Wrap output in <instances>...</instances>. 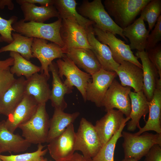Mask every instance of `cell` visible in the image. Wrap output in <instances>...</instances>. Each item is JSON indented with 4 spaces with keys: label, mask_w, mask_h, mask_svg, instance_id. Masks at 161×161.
Listing matches in <instances>:
<instances>
[{
    "label": "cell",
    "mask_w": 161,
    "mask_h": 161,
    "mask_svg": "<svg viewBox=\"0 0 161 161\" xmlns=\"http://www.w3.org/2000/svg\"><path fill=\"white\" fill-rule=\"evenodd\" d=\"M77 10L83 17L93 22V25L115 35L117 34L126 42L128 40L123 35V29L117 25L105 9L101 0H94L89 1L83 0Z\"/></svg>",
    "instance_id": "6da1fadb"
},
{
    "label": "cell",
    "mask_w": 161,
    "mask_h": 161,
    "mask_svg": "<svg viewBox=\"0 0 161 161\" xmlns=\"http://www.w3.org/2000/svg\"><path fill=\"white\" fill-rule=\"evenodd\" d=\"M62 19L58 18L49 23L25 22L23 19L12 25L15 32L28 37L48 40L63 48L64 44L60 34Z\"/></svg>",
    "instance_id": "7a4b0ae2"
},
{
    "label": "cell",
    "mask_w": 161,
    "mask_h": 161,
    "mask_svg": "<svg viewBox=\"0 0 161 161\" xmlns=\"http://www.w3.org/2000/svg\"><path fill=\"white\" fill-rule=\"evenodd\" d=\"M151 0H105V7L115 23L123 29L133 23Z\"/></svg>",
    "instance_id": "3957f363"
},
{
    "label": "cell",
    "mask_w": 161,
    "mask_h": 161,
    "mask_svg": "<svg viewBox=\"0 0 161 161\" xmlns=\"http://www.w3.org/2000/svg\"><path fill=\"white\" fill-rule=\"evenodd\" d=\"M46 103L38 104L32 117L18 128L21 130L23 137L31 144H42L46 142L49 119L46 110Z\"/></svg>",
    "instance_id": "277c9868"
},
{
    "label": "cell",
    "mask_w": 161,
    "mask_h": 161,
    "mask_svg": "<svg viewBox=\"0 0 161 161\" xmlns=\"http://www.w3.org/2000/svg\"><path fill=\"white\" fill-rule=\"evenodd\" d=\"M122 135L124 139L122 146L124 158H131L138 161L145 156L153 145L161 146V134L145 132L137 135L122 131Z\"/></svg>",
    "instance_id": "5b68a950"
},
{
    "label": "cell",
    "mask_w": 161,
    "mask_h": 161,
    "mask_svg": "<svg viewBox=\"0 0 161 161\" xmlns=\"http://www.w3.org/2000/svg\"><path fill=\"white\" fill-rule=\"evenodd\" d=\"M75 151L87 158H92L102 147L94 126L86 118H81L75 132Z\"/></svg>",
    "instance_id": "8992f818"
},
{
    "label": "cell",
    "mask_w": 161,
    "mask_h": 161,
    "mask_svg": "<svg viewBox=\"0 0 161 161\" xmlns=\"http://www.w3.org/2000/svg\"><path fill=\"white\" fill-rule=\"evenodd\" d=\"M95 35L101 43L109 47L114 61L120 64L124 61L130 62L142 69V65L134 55L129 45L117 38L115 35L103 31L93 25Z\"/></svg>",
    "instance_id": "52a82bcc"
},
{
    "label": "cell",
    "mask_w": 161,
    "mask_h": 161,
    "mask_svg": "<svg viewBox=\"0 0 161 161\" xmlns=\"http://www.w3.org/2000/svg\"><path fill=\"white\" fill-rule=\"evenodd\" d=\"M58 74L62 79L63 76L72 86L79 91L84 101H86V88L88 83L91 81V75L81 70L66 55L56 61Z\"/></svg>",
    "instance_id": "ba28073f"
},
{
    "label": "cell",
    "mask_w": 161,
    "mask_h": 161,
    "mask_svg": "<svg viewBox=\"0 0 161 161\" xmlns=\"http://www.w3.org/2000/svg\"><path fill=\"white\" fill-rule=\"evenodd\" d=\"M131 88L123 86L114 78L108 89L102 103L105 111L116 108L125 115L129 116L131 103L129 94Z\"/></svg>",
    "instance_id": "9c48e42d"
},
{
    "label": "cell",
    "mask_w": 161,
    "mask_h": 161,
    "mask_svg": "<svg viewBox=\"0 0 161 161\" xmlns=\"http://www.w3.org/2000/svg\"><path fill=\"white\" fill-rule=\"evenodd\" d=\"M60 34L65 50L73 48L91 49L86 30L74 18L62 19Z\"/></svg>",
    "instance_id": "30bf717a"
},
{
    "label": "cell",
    "mask_w": 161,
    "mask_h": 161,
    "mask_svg": "<svg viewBox=\"0 0 161 161\" xmlns=\"http://www.w3.org/2000/svg\"><path fill=\"white\" fill-rule=\"evenodd\" d=\"M75 132L73 124L68 126L60 135L48 143L47 148L55 161H65L75 151Z\"/></svg>",
    "instance_id": "8fae6325"
},
{
    "label": "cell",
    "mask_w": 161,
    "mask_h": 161,
    "mask_svg": "<svg viewBox=\"0 0 161 161\" xmlns=\"http://www.w3.org/2000/svg\"><path fill=\"white\" fill-rule=\"evenodd\" d=\"M31 51L34 58H37L41 64V72L50 78L49 66L53 61L61 58L66 54L62 47L54 43H48L47 40L34 38Z\"/></svg>",
    "instance_id": "7c38bea8"
},
{
    "label": "cell",
    "mask_w": 161,
    "mask_h": 161,
    "mask_svg": "<svg viewBox=\"0 0 161 161\" xmlns=\"http://www.w3.org/2000/svg\"><path fill=\"white\" fill-rule=\"evenodd\" d=\"M117 75L115 72L102 68L92 75L91 81L87 83L86 88V100L94 103L97 107L102 106L105 94Z\"/></svg>",
    "instance_id": "4fadbf2b"
},
{
    "label": "cell",
    "mask_w": 161,
    "mask_h": 161,
    "mask_svg": "<svg viewBox=\"0 0 161 161\" xmlns=\"http://www.w3.org/2000/svg\"><path fill=\"white\" fill-rule=\"evenodd\" d=\"M125 117L124 114L118 110L112 109L97 120L94 126L102 146L109 141L119 129L122 124L130 120Z\"/></svg>",
    "instance_id": "5bb4252c"
},
{
    "label": "cell",
    "mask_w": 161,
    "mask_h": 161,
    "mask_svg": "<svg viewBox=\"0 0 161 161\" xmlns=\"http://www.w3.org/2000/svg\"><path fill=\"white\" fill-rule=\"evenodd\" d=\"M38 105L32 96L25 94L22 101L5 121L7 129L14 133L20 125L30 119L35 113Z\"/></svg>",
    "instance_id": "9a60e30c"
},
{
    "label": "cell",
    "mask_w": 161,
    "mask_h": 161,
    "mask_svg": "<svg viewBox=\"0 0 161 161\" xmlns=\"http://www.w3.org/2000/svg\"><path fill=\"white\" fill-rule=\"evenodd\" d=\"M49 70L51 72L52 77V88L49 99L52 105L54 108L64 111L67 106L64 96L72 92L73 87L66 80L62 82L58 74L56 63L53 61L49 66Z\"/></svg>",
    "instance_id": "2e32d148"
},
{
    "label": "cell",
    "mask_w": 161,
    "mask_h": 161,
    "mask_svg": "<svg viewBox=\"0 0 161 161\" xmlns=\"http://www.w3.org/2000/svg\"><path fill=\"white\" fill-rule=\"evenodd\" d=\"M149 116L145 124L140 127L139 131L134 133L140 135L149 131H154L161 134V78H159L156 84L155 89L151 100L148 101Z\"/></svg>",
    "instance_id": "e0dca14e"
},
{
    "label": "cell",
    "mask_w": 161,
    "mask_h": 161,
    "mask_svg": "<svg viewBox=\"0 0 161 161\" xmlns=\"http://www.w3.org/2000/svg\"><path fill=\"white\" fill-rule=\"evenodd\" d=\"M64 53L78 67L91 75L101 66L92 50L89 49L73 48L64 50Z\"/></svg>",
    "instance_id": "ac0fdd59"
},
{
    "label": "cell",
    "mask_w": 161,
    "mask_h": 161,
    "mask_svg": "<svg viewBox=\"0 0 161 161\" xmlns=\"http://www.w3.org/2000/svg\"><path fill=\"white\" fill-rule=\"evenodd\" d=\"M88 41L102 68L107 71L115 72L120 64L114 60L111 51L107 45L99 41L95 37L93 25L86 30Z\"/></svg>",
    "instance_id": "d6986e66"
},
{
    "label": "cell",
    "mask_w": 161,
    "mask_h": 161,
    "mask_svg": "<svg viewBox=\"0 0 161 161\" xmlns=\"http://www.w3.org/2000/svg\"><path fill=\"white\" fill-rule=\"evenodd\" d=\"M44 73H36L26 79L24 94L32 96L38 104L46 103L49 100L51 89L49 79Z\"/></svg>",
    "instance_id": "ffe728a7"
},
{
    "label": "cell",
    "mask_w": 161,
    "mask_h": 161,
    "mask_svg": "<svg viewBox=\"0 0 161 161\" xmlns=\"http://www.w3.org/2000/svg\"><path fill=\"white\" fill-rule=\"evenodd\" d=\"M115 72L122 86L132 88L135 92L142 90L143 76L141 68L130 62L124 61L120 64Z\"/></svg>",
    "instance_id": "44dd1931"
},
{
    "label": "cell",
    "mask_w": 161,
    "mask_h": 161,
    "mask_svg": "<svg viewBox=\"0 0 161 161\" xmlns=\"http://www.w3.org/2000/svg\"><path fill=\"white\" fill-rule=\"evenodd\" d=\"M26 79L23 76L17 79L0 97V114L7 117L23 99Z\"/></svg>",
    "instance_id": "7402d4cb"
},
{
    "label": "cell",
    "mask_w": 161,
    "mask_h": 161,
    "mask_svg": "<svg viewBox=\"0 0 161 161\" xmlns=\"http://www.w3.org/2000/svg\"><path fill=\"white\" fill-rule=\"evenodd\" d=\"M135 56L140 60L143 72L142 91L148 102L152 99L159 75L157 70L149 60L146 51H137Z\"/></svg>",
    "instance_id": "603a6c76"
},
{
    "label": "cell",
    "mask_w": 161,
    "mask_h": 161,
    "mask_svg": "<svg viewBox=\"0 0 161 161\" xmlns=\"http://www.w3.org/2000/svg\"><path fill=\"white\" fill-rule=\"evenodd\" d=\"M129 96L131 103V111L129 115L131 120L127 123V129L134 131L139 129L140 121L142 116L145 117L149 112L148 101L143 91L137 92L131 91Z\"/></svg>",
    "instance_id": "cb8c5ba5"
},
{
    "label": "cell",
    "mask_w": 161,
    "mask_h": 161,
    "mask_svg": "<svg viewBox=\"0 0 161 161\" xmlns=\"http://www.w3.org/2000/svg\"><path fill=\"white\" fill-rule=\"evenodd\" d=\"M149 33L141 16L123 29V35L130 41L129 45L131 49H136L138 51L145 49Z\"/></svg>",
    "instance_id": "d4e9b609"
},
{
    "label": "cell",
    "mask_w": 161,
    "mask_h": 161,
    "mask_svg": "<svg viewBox=\"0 0 161 161\" xmlns=\"http://www.w3.org/2000/svg\"><path fill=\"white\" fill-rule=\"evenodd\" d=\"M4 120L0 122V148L2 152L19 153L24 152L31 144L20 135L9 130Z\"/></svg>",
    "instance_id": "484cf974"
},
{
    "label": "cell",
    "mask_w": 161,
    "mask_h": 161,
    "mask_svg": "<svg viewBox=\"0 0 161 161\" xmlns=\"http://www.w3.org/2000/svg\"><path fill=\"white\" fill-rule=\"evenodd\" d=\"M19 5L24 14L23 19L25 22L44 23L51 18H59L58 13L54 5L38 6L27 2H23Z\"/></svg>",
    "instance_id": "4316f807"
},
{
    "label": "cell",
    "mask_w": 161,
    "mask_h": 161,
    "mask_svg": "<svg viewBox=\"0 0 161 161\" xmlns=\"http://www.w3.org/2000/svg\"><path fill=\"white\" fill-rule=\"evenodd\" d=\"M80 113H68L61 109L54 108L52 117L49 120V129L46 142L61 134L70 125L73 124L79 116Z\"/></svg>",
    "instance_id": "83f0119b"
},
{
    "label": "cell",
    "mask_w": 161,
    "mask_h": 161,
    "mask_svg": "<svg viewBox=\"0 0 161 161\" xmlns=\"http://www.w3.org/2000/svg\"><path fill=\"white\" fill-rule=\"evenodd\" d=\"M77 4L75 0H55L54 5L58 13V18H73L86 30L94 23L78 13L76 8Z\"/></svg>",
    "instance_id": "f1b7e54d"
},
{
    "label": "cell",
    "mask_w": 161,
    "mask_h": 161,
    "mask_svg": "<svg viewBox=\"0 0 161 161\" xmlns=\"http://www.w3.org/2000/svg\"><path fill=\"white\" fill-rule=\"evenodd\" d=\"M12 36L13 41L1 47L0 49V53L9 51L16 52L29 61L34 58L31 51L33 38L28 37L17 32L12 33Z\"/></svg>",
    "instance_id": "f546056e"
},
{
    "label": "cell",
    "mask_w": 161,
    "mask_h": 161,
    "mask_svg": "<svg viewBox=\"0 0 161 161\" xmlns=\"http://www.w3.org/2000/svg\"><path fill=\"white\" fill-rule=\"evenodd\" d=\"M10 55L14 59L13 64L10 68V72L13 75L19 77H24L27 79L40 72V67L34 64L18 53L10 52Z\"/></svg>",
    "instance_id": "4dcf8cb0"
},
{
    "label": "cell",
    "mask_w": 161,
    "mask_h": 161,
    "mask_svg": "<svg viewBox=\"0 0 161 161\" xmlns=\"http://www.w3.org/2000/svg\"><path fill=\"white\" fill-rule=\"evenodd\" d=\"M127 122H124L118 131L102 147L96 155L92 158V161H114L116 145L119 139L122 137V133Z\"/></svg>",
    "instance_id": "1f68e13d"
},
{
    "label": "cell",
    "mask_w": 161,
    "mask_h": 161,
    "mask_svg": "<svg viewBox=\"0 0 161 161\" xmlns=\"http://www.w3.org/2000/svg\"><path fill=\"white\" fill-rule=\"evenodd\" d=\"M161 13V0H151L141 10L140 16L147 22L149 32L153 28Z\"/></svg>",
    "instance_id": "d6a6232c"
},
{
    "label": "cell",
    "mask_w": 161,
    "mask_h": 161,
    "mask_svg": "<svg viewBox=\"0 0 161 161\" xmlns=\"http://www.w3.org/2000/svg\"><path fill=\"white\" fill-rule=\"evenodd\" d=\"M44 147L40 144L35 151L8 156L0 154V158L2 161H44L47 159L44 156L48 151L47 148L43 150Z\"/></svg>",
    "instance_id": "836d02e7"
},
{
    "label": "cell",
    "mask_w": 161,
    "mask_h": 161,
    "mask_svg": "<svg viewBox=\"0 0 161 161\" xmlns=\"http://www.w3.org/2000/svg\"><path fill=\"white\" fill-rule=\"evenodd\" d=\"M17 17L15 16H12L8 20L0 16V35L3 41L9 44L13 41L12 32L15 31L12 25L17 21Z\"/></svg>",
    "instance_id": "e575fe53"
},
{
    "label": "cell",
    "mask_w": 161,
    "mask_h": 161,
    "mask_svg": "<svg viewBox=\"0 0 161 161\" xmlns=\"http://www.w3.org/2000/svg\"><path fill=\"white\" fill-rule=\"evenodd\" d=\"M151 31L147 39L146 50L155 47L161 41V15L159 17L153 29Z\"/></svg>",
    "instance_id": "d590c367"
},
{
    "label": "cell",
    "mask_w": 161,
    "mask_h": 161,
    "mask_svg": "<svg viewBox=\"0 0 161 161\" xmlns=\"http://www.w3.org/2000/svg\"><path fill=\"white\" fill-rule=\"evenodd\" d=\"M9 67L0 70V97L13 85L16 79L10 72Z\"/></svg>",
    "instance_id": "8d00e7d4"
},
{
    "label": "cell",
    "mask_w": 161,
    "mask_h": 161,
    "mask_svg": "<svg viewBox=\"0 0 161 161\" xmlns=\"http://www.w3.org/2000/svg\"><path fill=\"white\" fill-rule=\"evenodd\" d=\"M148 57L156 69L160 78H161V44H158L155 47L146 50Z\"/></svg>",
    "instance_id": "74e56055"
},
{
    "label": "cell",
    "mask_w": 161,
    "mask_h": 161,
    "mask_svg": "<svg viewBox=\"0 0 161 161\" xmlns=\"http://www.w3.org/2000/svg\"><path fill=\"white\" fill-rule=\"evenodd\" d=\"M145 156L144 161H161V146L154 145Z\"/></svg>",
    "instance_id": "f35d334b"
},
{
    "label": "cell",
    "mask_w": 161,
    "mask_h": 161,
    "mask_svg": "<svg viewBox=\"0 0 161 161\" xmlns=\"http://www.w3.org/2000/svg\"><path fill=\"white\" fill-rule=\"evenodd\" d=\"M16 1L19 4L23 2H27L33 4H38L41 6H48L54 5L55 0H16Z\"/></svg>",
    "instance_id": "ab89813d"
},
{
    "label": "cell",
    "mask_w": 161,
    "mask_h": 161,
    "mask_svg": "<svg viewBox=\"0 0 161 161\" xmlns=\"http://www.w3.org/2000/svg\"><path fill=\"white\" fill-rule=\"evenodd\" d=\"M3 41L0 35V42ZM14 59L10 57L3 61H0V70L4 69L12 66L13 64Z\"/></svg>",
    "instance_id": "60d3db41"
},
{
    "label": "cell",
    "mask_w": 161,
    "mask_h": 161,
    "mask_svg": "<svg viewBox=\"0 0 161 161\" xmlns=\"http://www.w3.org/2000/svg\"><path fill=\"white\" fill-rule=\"evenodd\" d=\"M65 161H92V158L84 157L78 153H75L69 159Z\"/></svg>",
    "instance_id": "b9f144b4"
},
{
    "label": "cell",
    "mask_w": 161,
    "mask_h": 161,
    "mask_svg": "<svg viewBox=\"0 0 161 161\" xmlns=\"http://www.w3.org/2000/svg\"><path fill=\"white\" fill-rule=\"evenodd\" d=\"M5 6H7L10 10H13L14 8V4L12 0H0V9L4 8Z\"/></svg>",
    "instance_id": "7bdbcfd3"
},
{
    "label": "cell",
    "mask_w": 161,
    "mask_h": 161,
    "mask_svg": "<svg viewBox=\"0 0 161 161\" xmlns=\"http://www.w3.org/2000/svg\"><path fill=\"white\" fill-rule=\"evenodd\" d=\"M120 161H137L134 158H124L123 160Z\"/></svg>",
    "instance_id": "ee69618b"
},
{
    "label": "cell",
    "mask_w": 161,
    "mask_h": 161,
    "mask_svg": "<svg viewBox=\"0 0 161 161\" xmlns=\"http://www.w3.org/2000/svg\"><path fill=\"white\" fill-rule=\"evenodd\" d=\"M1 153H2V152H1V149H0V154H1ZM0 161H2V160H1V159L0 158Z\"/></svg>",
    "instance_id": "f6af8a7d"
},
{
    "label": "cell",
    "mask_w": 161,
    "mask_h": 161,
    "mask_svg": "<svg viewBox=\"0 0 161 161\" xmlns=\"http://www.w3.org/2000/svg\"><path fill=\"white\" fill-rule=\"evenodd\" d=\"M44 161H47V159L46 160H44ZM52 161L50 160V161Z\"/></svg>",
    "instance_id": "bcb514c9"
}]
</instances>
